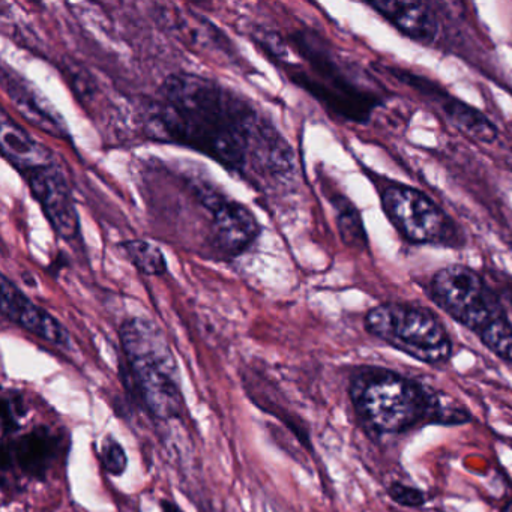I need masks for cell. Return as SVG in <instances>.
Listing matches in <instances>:
<instances>
[{
    "label": "cell",
    "mask_w": 512,
    "mask_h": 512,
    "mask_svg": "<svg viewBox=\"0 0 512 512\" xmlns=\"http://www.w3.org/2000/svg\"><path fill=\"white\" fill-rule=\"evenodd\" d=\"M349 392L361 421L380 434L404 433L425 422L457 425L470 419L463 407L385 368L359 371Z\"/></svg>",
    "instance_id": "7a4b0ae2"
},
{
    "label": "cell",
    "mask_w": 512,
    "mask_h": 512,
    "mask_svg": "<svg viewBox=\"0 0 512 512\" xmlns=\"http://www.w3.org/2000/svg\"><path fill=\"white\" fill-rule=\"evenodd\" d=\"M202 196L203 205L212 214L211 241L217 253L233 259L250 250L262 233L256 215L247 206L221 194L205 191Z\"/></svg>",
    "instance_id": "9c48e42d"
},
{
    "label": "cell",
    "mask_w": 512,
    "mask_h": 512,
    "mask_svg": "<svg viewBox=\"0 0 512 512\" xmlns=\"http://www.w3.org/2000/svg\"><path fill=\"white\" fill-rule=\"evenodd\" d=\"M2 86L17 112L26 121L58 139L67 136L68 131L62 116L56 113L43 95L38 94L37 89L32 88L16 71L7 68V65L2 70Z\"/></svg>",
    "instance_id": "7c38bea8"
},
{
    "label": "cell",
    "mask_w": 512,
    "mask_h": 512,
    "mask_svg": "<svg viewBox=\"0 0 512 512\" xmlns=\"http://www.w3.org/2000/svg\"><path fill=\"white\" fill-rule=\"evenodd\" d=\"M2 154L19 170L20 173L41 164L55 160L46 146L32 139L19 124L13 121L7 112H2V128H0Z\"/></svg>",
    "instance_id": "9a60e30c"
},
{
    "label": "cell",
    "mask_w": 512,
    "mask_h": 512,
    "mask_svg": "<svg viewBox=\"0 0 512 512\" xmlns=\"http://www.w3.org/2000/svg\"><path fill=\"white\" fill-rule=\"evenodd\" d=\"M368 334L428 365H442L452 356V341L433 313L410 304L377 305L365 316Z\"/></svg>",
    "instance_id": "5b68a950"
},
{
    "label": "cell",
    "mask_w": 512,
    "mask_h": 512,
    "mask_svg": "<svg viewBox=\"0 0 512 512\" xmlns=\"http://www.w3.org/2000/svg\"><path fill=\"white\" fill-rule=\"evenodd\" d=\"M502 512H512V500L511 502L506 503L502 508Z\"/></svg>",
    "instance_id": "d4e9b609"
},
{
    "label": "cell",
    "mask_w": 512,
    "mask_h": 512,
    "mask_svg": "<svg viewBox=\"0 0 512 512\" xmlns=\"http://www.w3.org/2000/svg\"><path fill=\"white\" fill-rule=\"evenodd\" d=\"M254 40L259 41L260 46L274 56L278 61L286 58V46H284L283 38L280 35L271 34V32H262L260 35H254Z\"/></svg>",
    "instance_id": "7402d4cb"
},
{
    "label": "cell",
    "mask_w": 512,
    "mask_h": 512,
    "mask_svg": "<svg viewBox=\"0 0 512 512\" xmlns=\"http://www.w3.org/2000/svg\"><path fill=\"white\" fill-rule=\"evenodd\" d=\"M161 509H163V512H184L176 503L170 502V500H163Z\"/></svg>",
    "instance_id": "cb8c5ba5"
},
{
    "label": "cell",
    "mask_w": 512,
    "mask_h": 512,
    "mask_svg": "<svg viewBox=\"0 0 512 512\" xmlns=\"http://www.w3.org/2000/svg\"><path fill=\"white\" fill-rule=\"evenodd\" d=\"M101 458H103L104 467H106L110 475L119 476L127 470V454H125L124 448L113 437H107L104 440Z\"/></svg>",
    "instance_id": "d6986e66"
},
{
    "label": "cell",
    "mask_w": 512,
    "mask_h": 512,
    "mask_svg": "<svg viewBox=\"0 0 512 512\" xmlns=\"http://www.w3.org/2000/svg\"><path fill=\"white\" fill-rule=\"evenodd\" d=\"M335 211H337V227L341 239L347 247L353 250H364L367 247V233H365L364 223L361 215L356 211L355 206L344 199V197H335L332 199Z\"/></svg>",
    "instance_id": "ac0fdd59"
},
{
    "label": "cell",
    "mask_w": 512,
    "mask_h": 512,
    "mask_svg": "<svg viewBox=\"0 0 512 512\" xmlns=\"http://www.w3.org/2000/svg\"><path fill=\"white\" fill-rule=\"evenodd\" d=\"M175 17H170L172 28L181 31V34L187 35L194 46H215L217 49H223L227 52V47L230 46V41H227L226 35L221 34L218 28H215L211 22L203 19V17L196 16V14H188L187 19H184L181 13L173 14Z\"/></svg>",
    "instance_id": "2e32d148"
},
{
    "label": "cell",
    "mask_w": 512,
    "mask_h": 512,
    "mask_svg": "<svg viewBox=\"0 0 512 512\" xmlns=\"http://www.w3.org/2000/svg\"><path fill=\"white\" fill-rule=\"evenodd\" d=\"M62 437L53 433L50 428L37 427L25 436L5 443L2 452V467H17L25 475L32 478L44 479L53 464L61 458Z\"/></svg>",
    "instance_id": "8fae6325"
},
{
    "label": "cell",
    "mask_w": 512,
    "mask_h": 512,
    "mask_svg": "<svg viewBox=\"0 0 512 512\" xmlns=\"http://www.w3.org/2000/svg\"><path fill=\"white\" fill-rule=\"evenodd\" d=\"M382 208L392 226L413 244L460 247L463 236L448 214L430 197L407 185L383 190Z\"/></svg>",
    "instance_id": "52a82bcc"
},
{
    "label": "cell",
    "mask_w": 512,
    "mask_h": 512,
    "mask_svg": "<svg viewBox=\"0 0 512 512\" xmlns=\"http://www.w3.org/2000/svg\"><path fill=\"white\" fill-rule=\"evenodd\" d=\"M119 338L133 388L146 410L163 421L178 418L182 410L178 365L163 332L151 320L131 317L122 323Z\"/></svg>",
    "instance_id": "277c9868"
},
{
    "label": "cell",
    "mask_w": 512,
    "mask_h": 512,
    "mask_svg": "<svg viewBox=\"0 0 512 512\" xmlns=\"http://www.w3.org/2000/svg\"><path fill=\"white\" fill-rule=\"evenodd\" d=\"M502 295L503 298L508 302L509 308L512 311V280H506L505 284L502 286Z\"/></svg>",
    "instance_id": "603a6c76"
},
{
    "label": "cell",
    "mask_w": 512,
    "mask_h": 512,
    "mask_svg": "<svg viewBox=\"0 0 512 512\" xmlns=\"http://www.w3.org/2000/svg\"><path fill=\"white\" fill-rule=\"evenodd\" d=\"M388 493L395 503L404 506V508H421L427 502V497L419 488L410 487V485L401 484V482L391 484Z\"/></svg>",
    "instance_id": "ffe728a7"
},
{
    "label": "cell",
    "mask_w": 512,
    "mask_h": 512,
    "mask_svg": "<svg viewBox=\"0 0 512 512\" xmlns=\"http://www.w3.org/2000/svg\"><path fill=\"white\" fill-rule=\"evenodd\" d=\"M146 133L187 146L239 175H292L293 152L253 104L221 83L193 73L167 77Z\"/></svg>",
    "instance_id": "6da1fadb"
},
{
    "label": "cell",
    "mask_w": 512,
    "mask_h": 512,
    "mask_svg": "<svg viewBox=\"0 0 512 512\" xmlns=\"http://www.w3.org/2000/svg\"><path fill=\"white\" fill-rule=\"evenodd\" d=\"M292 43L302 58L310 64L314 76L304 71L292 70L290 79L314 95L335 115L353 121L364 119L370 110V100L350 80L349 73L338 64V59L325 41L314 32L298 31L292 35Z\"/></svg>",
    "instance_id": "8992f818"
},
{
    "label": "cell",
    "mask_w": 512,
    "mask_h": 512,
    "mask_svg": "<svg viewBox=\"0 0 512 512\" xmlns=\"http://www.w3.org/2000/svg\"><path fill=\"white\" fill-rule=\"evenodd\" d=\"M407 79L413 83V88L418 91L424 92L430 100L439 104L440 110L445 113L446 118L449 119L452 125L463 131L467 136L472 139L478 140L481 143H493L497 140V130L490 119L479 112L475 107L469 106L464 101L457 100V98L446 95L445 92L425 80L418 79V77L409 76Z\"/></svg>",
    "instance_id": "5bb4252c"
},
{
    "label": "cell",
    "mask_w": 512,
    "mask_h": 512,
    "mask_svg": "<svg viewBox=\"0 0 512 512\" xmlns=\"http://www.w3.org/2000/svg\"><path fill=\"white\" fill-rule=\"evenodd\" d=\"M23 401L20 400L19 395L11 394L5 395L4 398V436L7 437L8 433H13L19 427L20 419L25 416V409H23Z\"/></svg>",
    "instance_id": "44dd1931"
},
{
    "label": "cell",
    "mask_w": 512,
    "mask_h": 512,
    "mask_svg": "<svg viewBox=\"0 0 512 512\" xmlns=\"http://www.w3.org/2000/svg\"><path fill=\"white\" fill-rule=\"evenodd\" d=\"M127 259L137 271L149 277H163L167 274V260L160 247L143 239H134L121 245Z\"/></svg>",
    "instance_id": "e0dca14e"
},
{
    "label": "cell",
    "mask_w": 512,
    "mask_h": 512,
    "mask_svg": "<svg viewBox=\"0 0 512 512\" xmlns=\"http://www.w3.org/2000/svg\"><path fill=\"white\" fill-rule=\"evenodd\" d=\"M22 175L52 229L65 241H76L80 236L79 212L64 170L53 160L25 170Z\"/></svg>",
    "instance_id": "ba28073f"
},
{
    "label": "cell",
    "mask_w": 512,
    "mask_h": 512,
    "mask_svg": "<svg viewBox=\"0 0 512 512\" xmlns=\"http://www.w3.org/2000/svg\"><path fill=\"white\" fill-rule=\"evenodd\" d=\"M2 314L53 346L62 349L71 346L70 334L65 326L49 311L32 302L7 275H2Z\"/></svg>",
    "instance_id": "30bf717a"
},
{
    "label": "cell",
    "mask_w": 512,
    "mask_h": 512,
    "mask_svg": "<svg viewBox=\"0 0 512 512\" xmlns=\"http://www.w3.org/2000/svg\"><path fill=\"white\" fill-rule=\"evenodd\" d=\"M430 295L455 322L478 335L497 358L512 364L511 322L499 296L481 275L467 266H446L431 280Z\"/></svg>",
    "instance_id": "3957f363"
},
{
    "label": "cell",
    "mask_w": 512,
    "mask_h": 512,
    "mask_svg": "<svg viewBox=\"0 0 512 512\" xmlns=\"http://www.w3.org/2000/svg\"><path fill=\"white\" fill-rule=\"evenodd\" d=\"M368 5L385 17L404 37L416 43L424 46L433 44L439 34L436 14L427 4L412 0H376Z\"/></svg>",
    "instance_id": "4fadbf2b"
}]
</instances>
